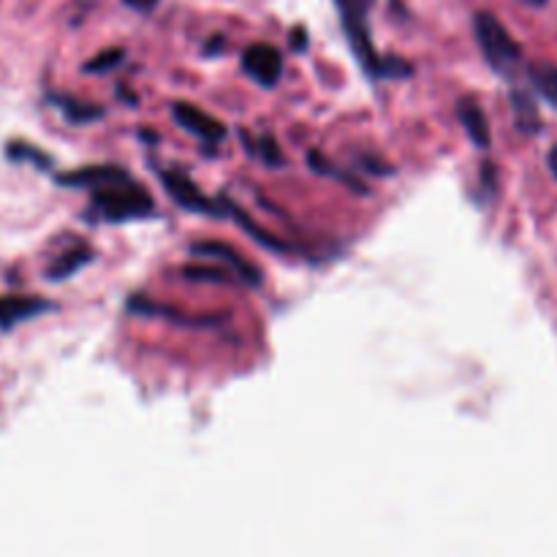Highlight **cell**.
Returning a JSON list of instances; mask_svg holds the SVG:
<instances>
[{
  "label": "cell",
  "mask_w": 557,
  "mask_h": 557,
  "mask_svg": "<svg viewBox=\"0 0 557 557\" xmlns=\"http://www.w3.org/2000/svg\"><path fill=\"white\" fill-rule=\"evenodd\" d=\"M375 0H335L337 11H341L343 30H346L348 44H351L354 54H357L359 65L368 71L375 79H389V76L408 74V65L400 60L379 58L375 52L373 36H370V11H373Z\"/></svg>",
  "instance_id": "obj_1"
},
{
  "label": "cell",
  "mask_w": 557,
  "mask_h": 557,
  "mask_svg": "<svg viewBox=\"0 0 557 557\" xmlns=\"http://www.w3.org/2000/svg\"><path fill=\"white\" fill-rule=\"evenodd\" d=\"M152 212H156L152 196L128 177L92 190L90 212L87 215L101 223H128L139 221V218H150Z\"/></svg>",
  "instance_id": "obj_2"
},
{
  "label": "cell",
  "mask_w": 557,
  "mask_h": 557,
  "mask_svg": "<svg viewBox=\"0 0 557 557\" xmlns=\"http://www.w3.org/2000/svg\"><path fill=\"white\" fill-rule=\"evenodd\" d=\"M473 33H476V41L487 58L490 69L498 71L500 76H515L522 63V49L509 36V30L500 25L498 16H493L490 11H479L476 20H473Z\"/></svg>",
  "instance_id": "obj_3"
},
{
  "label": "cell",
  "mask_w": 557,
  "mask_h": 557,
  "mask_svg": "<svg viewBox=\"0 0 557 557\" xmlns=\"http://www.w3.org/2000/svg\"><path fill=\"white\" fill-rule=\"evenodd\" d=\"M163 188L166 194L177 201L183 210L188 212H201V215H212V218H226V205L223 199H210L199 190V185L188 177L180 169H169V172H161Z\"/></svg>",
  "instance_id": "obj_4"
},
{
  "label": "cell",
  "mask_w": 557,
  "mask_h": 557,
  "mask_svg": "<svg viewBox=\"0 0 557 557\" xmlns=\"http://www.w3.org/2000/svg\"><path fill=\"white\" fill-rule=\"evenodd\" d=\"M172 117L180 128L188 131V134H194L196 139L210 141V145H218V141L226 139V134H228L226 125H223L221 120L212 117V114H207L205 109L194 107V103H188V101H174Z\"/></svg>",
  "instance_id": "obj_5"
},
{
  "label": "cell",
  "mask_w": 557,
  "mask_h": 557,
  "mask_svg": "<svg viewBox=\"0 0 557 557\" xmlns=\"http://www.w3.org/2000/svg\"><path fill=\"white\" fill-rule=\"evenodd\" d=\"M243 69L261 87H275L283 76V54L272 44H253L243 52Z\"/></svg>",
  "instance_id": "obj_6"
},
{
  "label": "cell",
  "mask_w": 557,
  "mask_h": 557,
  "mask_svg": "<svg viewBox=\"0 0 557 557\" xmlns=\"http://www.w3.org/2000/svg\"><path fill=\"white\" fill-rule=\"evenodd\" d=\"M190 253L194 256H205V259H215V261H223V264L228 267V270L237 275L239 283H245V286H261V272L256 270L250 261H245L243 256L237 253L234 248H228V245L223 243H215V239H207V243H194L190 245Z\"/></svg>",
  "instance_id": "obj_7"
},
{
  "label": "cell",
  "mask_w": 557,
  "mask_h": 557,
  "mask_svg": "<svg viewBox=\"0 0 557 557\" xmlns=\"http://www.w3.org/2000/svg\"><path fill=\"white\" fill-rule=\"evenodd\" d=\"M131 174L120 166H85L76 169V172L69 174H58V183L65 185V188H101V185L109 183H120V180H128Z\"/></svg>",
  "instance_id": "obj_8"
},
{
  "label": "cell",
  "mask_w": 557,
  "mask_h": 557,
  "mask_svg": "<svg viewBox=\"0 0 557 557\" xmlns=\"http://www.w3.org/2000/svg\"><path fill=\"white\" fill-rule=\"evenodd\" d=\"M47 310H52V302H44L38 297H0V330H11Z\"/></svg>",
  "instance_id": "obj_9"
},
{
  "label": "cell",
  "mask_w": 557,
  "mask_h": 557,
  "mask_svg": "<svg viewBox=\"0 0 557 557\" xmlns=\"http://www.w3.org/2000/svg\"><path fill=\"white\" fill-rule=\"evenodd\" d=\"M457 120H460L462 128H466L468 139H471L476 147H482V150H487L490 125H487V117H484L482 107H479L473 98H462V101L457 103Z\"/></svg>",
  "instance_id": "obj_10"
},
{
  "label": "cell",
  "mask_w": 557,
  "mask_h": 557,
  "mask_svg": "<svg viewBox=\"0 0 557 557\" xmlns=\"http://www.w3.org/2000/svg\"><path fill=\"white\" fill-rule=\"evenodd\" d=\"M49 103L58 107L69 123H76V125L96 123V120L103 117V109L96 107V103L79 101V98H71V96H60V92H52V96H49Z\"/></svg>",
  "instance_id": "obj_11"
},
{
  "label": "cell",
  "mask_w": 557,
  "mask_h": 557,
  "mask_svg": "<svg viewBox=\"0 0 557 557\" xmlns=\"http://www.w3.org/2000/svg\"><path fill=\"white\" fill-rule=\"evenodd\" d=\"M90 261H92L90 248H76V250H71V253L60 256V259L47 270V277L49 281H65V277H71L76 270H82L85 264H90Z\"/></svg>",
  "instance_id": "obj_12"
},
{
  "label": "cell",
  "mask_w": 557,
  "mask_h": 557,
  "mask_svg": "<svg viewBox=\"0 0 557 557\" xmlns=\"http://www.w3.org/2000/svg\"><path fill=\"white\" fill-rule=\"evenodd\" d=\"M511 101H515L517 128H520L522 134H536V131L542 128V125H539L542 120H539L536 103H533L525 92H515V96H511Z\"/></svg>",
  "instance_id": "obj_13"
},
{
  "label": "cell",
  "mask_w": 557,
  "mask_h": 557,
  "mask_svg": "<svg viewBox=\"0 0 557 557\" xmlns=\"http://www.w3.org/2000/svg\"><path fill=\"white\" fill-rule=\"evenodd\" d=\"M531 82L539 92L544 96V101H549L557 109V69L555 65L539 63L531 69Z\"/></svg>",
  "instance_id": "obj_14"
},
{
  "label": "cell",
  "mask_w": 557,
  "mask_h": 557,
  "mask_svg": "<svg viewBox=\"0 0 557 557\" xmlns=\"http://www.w3.org/2000/svg\"><path fill=\"white\" fill-rule=\"evenodd\" d=\"M9 158H11V161H16V163L30 161V163H36L38 169H49V166H52V158H49L47 152L36 150V147H33V145H27V141H11V145H9Z\"/></svg>",
  "instance_id": "obj_15"
},
{
  "label": "cell",
  "mask_w": 557,
  "mask_h": 557,
  "mask_svg": "<svg viewBox=\"0 0 557 557\" xmlns=\"http://www.w3.org/2000/svg\"><path fill=\"white\" fill-rule=\"evenodd\" d=\"M123 60H125L123 49H107V52L96 54L90 63H85V71L87 74H103V71H112L117 69V65H123Z\"/></svg>",
  "instance_id": "obj_16"
},
{
  "label": "cell",
  "mask_w": 557,
  "mask_h": 557,
  "mask_svg": "<svg viewBox=\"0 0 557 557\" xmlns=\"http://www.w3.org/2000/svg\"><path fill=\"white\" fill-rule=\"evenodd\" d=\"M188 281H205V283H239L234 272L212 270V267H194V270H185Z\"/></svg>",
  "instance_id": "obj_17"
},
{
  "label": "cell",
  "mask_w": 557,
  "mask_h": 557,
  "mask_svg": "<svg viewBox=\"0 0 557 557\" xmlns=\"http://www.w3.org/2000/svg\"><path fill=\"white\" fill-rule=\"evenodd\" d=\"M256 156H259L264 163H270V166H283V161H286L281 147L275 145L272 136H261V139L256 141Z\"/></svg>",
  "instance_id": "obj_18"
},
{
  "label": "cell",
  "mask_w": 557,
  "mask_h": 557,
  "mask_svg": "<svg viewBox=\"0 0 557 557\" xmlns=\"http://www.w3.org/2000/svg\"><path fill=\"white\" fill-rule=\"evenodd\" d=\"M158 3H161V0H125V5H131V9L136 11H150L156 9Z\"/></svg>",
  "instance_id": "obj_19"
},
{
  "label": "cell",
  "mask_w": 557,
  "mask_h": 557,
  "mask_svg": "<svg viewBox=\"0 0 557 557\" xmlns=\"http://www.w3.org/2000/svg\"><path fill=\"white\" fill-rule=\"evenodd\" d=\"M547 161H549V169H553V174L557 177V145L553 147V152H549Z\"/></svg>",
  "instance_id": "obj_20"
},
{
  "label": "cell",
  "mask_w": 557,
  "mask_h": 557,
  "mask_svg": "<svg viewBox=\"0 0 557 557\" xmlns=\"http://www.w3.org/2000/svg\"><path fill=\"white\" fill-rule=\"evenodd\" d=\"M517 3L531 5V9H539V5H544V3H547V0H517Z\"/></svg>",
  "instance_id": "obj_21"
}]
</instances>
